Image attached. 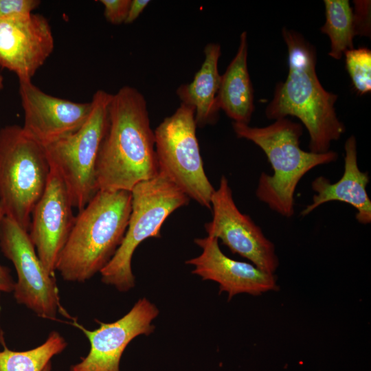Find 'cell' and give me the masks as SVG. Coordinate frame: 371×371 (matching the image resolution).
Segmentation results:
<instances>
[{"label":"cell","mask_w":371,"mask_h":371,"mask_svg":"<svg viewBox=\"0 0 371 371\" xmlns=\"http://www.w3.org/2000/svg\"><path fill=\"white\" fill-rule=\"evenodd\" d=\"M158 174L147 102L136 88L124 85L112 94L109 104L96 162L98 190L131 191Z\"/></svg>","instance_id":"obj_1"},{"label":"cell","mask_w":371,"mask_h":371,"mask_svg":"<svg viewBox=\"0 0 371 371\" xmlns=\"http://www.w3.org/2000/svg\"><path fill=\"white\" fill-rule=\"evenodd\" d=\"M282 35L288 50L289 71L285 80L276 85L266 117H296L308 132L310 151L326 153L346 131L335 108L338 95L326 91L317 78L315 47L293 30L284 27Z\"/></svg>","instance_id":"obj_2"},{"label":"cell","mask_w":371,"mask_h":371,"mask_svg":"<svg viewBox=\"0 0 371 371\" xmlns=\"http://www.w3.org/2000/svg\"><path fill=\"white\" fill-rule=\"evenodd\" d=\"M131 201V191L98 190L78 211L56 265L64 280L85 282L109 263L124 237Z\"/></svg>","instance_id":"obj_3"},{"label":"cell","mask_w":371,"mask_h":371,"mask_svg":"<svg viewBox=\"0 0 371 371\" xmlns=\"http://www.w3.org/2000/svg\"><path fill=\"white\" fill-rule=\"evenodd\" d=\"M232 127L237 137L254 142L266 155L273 175L261 173L256 195L271 210L286 218L294 214V193L301 179L314 168L338 158L334 150L315 153L302 150L300 147L302 125L286 117L265 127L234 122Z\"/></svg>","instance_id":"obj_4"},{"label":"cell","mask_w":371,"mask_h":371,"mask_svg":"<svg viewBox=\"0 0 371 371\" xmlns=\"http://www.w3.org/2000/svg\"><path fill=\"white\" fill-rule=\"evenodd\" d=\"M50 169L45 147L21 126L11 124L0 129V206L5 216L27 232Z\"/></svg>","instance_id":"obj_5"},{"label":"cell","mask_w":371,"mask_h":371,"mask_svg":"<svg viewBox=\"0 0 371 371\" xmlns=\"http://www.w3.org/2000/svg\"><path fill=\"white\" fill-rule=\"evenodd\" d=\"M131 210L120 246L100 272L101 281L126 292L135 286L131 261L138 245L148 238H159L166 219L186 205L190 199L166 176L159 174L137 184L131 191Z\"/></svg>","instance_id":"obj_6"},{"label":"cell","mask_w":371,"mask_h":371,"mask_svg":"<svg viewBox=\"0 0 371 371\" xmlns=\"http://www.w3.org/2000/svg\"><path fill=\"white\" fill-rule=\"evenodd\" d=\"M111 93L96 91L83 125L73 133L45 147L49 164L59 174L73 206L81 210L98 192L96 162L108 122Z\"/></svg>","instance_id":"obj_7"},{"label":"cell","mask_w":371,"mask_h":371,"mask_svg":"<svg viewBox=\"0 0 371 371\" xmlns=\"http://www.w3.org/2000/svg\"><path fill=\"white\" fill-rule=\"evenodd\" d=\"M194 109L181 103L154 131L159 172L189 199L211 210L215 190L204 170L196 137Z\"/></svg>","instance_id":"obj_8"},{"label":"cell","mask_w":371,"mask_h":371,"mask_svg":"<svg viewBox=\"0 0 371 371\" xmlns=\"http://www.w3.org/2000/svg\"><path fill=\"white\" fill-rule=\"evenodd\" d=\"M0 247L16 270L12 292L18 304L43 319L56 320L58 313L74 319L61 306L54 276L40 260L28 232L5 216L0 227Z\"/></svg>","instance_id":"obj_9"},{"label":"cell","mask_w":371,"mask_h":371,"mask_svg":"<svg viewBox=\"0 0 371 371\" xmlns=\"http://www.w3.org/2000/svg\"><path fill=\"white\" fill-rule=\"evenodd\" d=\"M212 219L205 224L207 236L221 240L234 254L249 260L260 269L275 273L279 265L274 244L251 217L236 206L225 176L211 198Z\"/></svg>","instance_id":"obj_10"},{"label":"cell","mask_w":371,"mask_h":371,"mask_svg":"<svg viewBox=\"0 0 371 371\" xmlns=\"http://www.w3.org/2000/svg\"><path fill=\"white\" fill-rule=\"evenodd\" d=\"M158 315L157 307L142 297L126 315L113 322L95 320L99 327L93 330L74 319L71 324L87 337L90 350L80 361L70 367V371H120V359L128 344L139 335L151 334L155 330L152 322Z\"/></svg>","instance_id":"obj_11"},{"label":"cell","mask_w":371,"mask_h":371,"mask_svg":"<svg viewBox=\"0 0 371 371\" xmlns=\"http://www.w3.org/2000/svg\"><path fill=\"white\" fill-rule=\"evenodd\" d=\"M50 167L45 191L32 210L28 233L44 267L54 276L75 216L65 183L58 172Z\"/></svg>","instance_id":"obj_12"},{"label":"cell","mask_w":371,"mask_h":371,"mask_svg":"<svg viewBox=\"0 0 371 371\" xmlns=\"http://www.w3.org/2000/svg\"><path fill=\"white\" fill-rule=\"evenodd\" d=\"M23 131L44 147L80 128L88 118L91 101L78 102L45 93L32 80L19 81Z\"/></svg>","instance_id":"obj_13"},{"label":"cell","mask_w":371,"mask_h":371,"mask_svg":"<svg viewBox=\"0 0 371 371\" xmlns=\"http://www.w3.org/2000/svg\"><path fill=\"white\" fill-rule=\"evenodd\" d=\"M54 48L52 30L43 15L0 19V67L19 81L32 80Z\"/></svg>","instance_id":"obj_14"},{"label":"cell","mask_w":371,"mask_h":371,"mask_svg":"<svg viewBox=\"0 0 371 371\" xmlns=\"http://www.w3.org/2000/svg\"><path fill=\"white\" fill-rule=\"evenodd\" d=\"M201 248V254L186 262L194 268L192 271L203 280H212L219 285V291L226 292L228 300L239 293L260 295L277 291L275 273L264 271L254 265L233 260L221 251L218 240L209 236L194 239Z\"/></svg>","instance_id":"obj_15"},{"label":"cell","mask_w":371,"mask_h":371,"mask_svg":"<svg viewBox=\"0 0 371 371\" xmlns=\"http://www.w3.org/2000/svg\"><path fill=\"white\" fill-rule=\"evenodd\" d=\"M344 170L342 177L332 183L323 176L315 178L311 183L315 192L312 202L302 210L305 216L321 205L330 201H340L352 206L357 211L355 218L363 225L371 223V201L366 187L370 181L368 172L361 171L357 163V142L350 135L344 145Z\"/></svg>","instance_id":"obj_16"},{"label":"cell","mask_w":371,"mask_h":371,"mask_svg":"<svg viewBox=\"0 0 371 371\" xmlns=\"http://www.w3.org/2000/svg\"><path fill=\"white\" fill-rule=\"evenodd\" d=\"M204 54V61L192 81L180 85L176 91L181 103L194 109L195 122L200 128L215 124L221 110L217 100L221 77L218 70L221 45L208 43Z\"/></svg>","instance_id":"obj_17"},{"label":"cell","mask_w":371,"mask_h":371,"mask_svg":"<svg viewBox=\"0 0 371 371\" xmlns=\"http://www.w3.org/2000/svg\"><path fill=\"white\" fill-rule=\"evenodd\" d=\"M247 32L240 36L236 56L221 77L217 100L220 109L234 122L249 124L254 111V89L247 68Z\"/></svg>","instance_id":"obj_18"},{"label":"cell","mask_w":371,"mask_h":371,"mask_svg":"<svg viewBox=\"0 0 371 371\" xmlns=\"http://www.w3.org/2000/svg\"><path fill=\"white\" fill-rule=\"evenodd\" d=\"M0 342V371H42L52 359L63 352L67 343L57 331H52L38 346L24 351L12 350L7 347L2 332Z\"/></svg>","instance_id":"obj_19"},{"label":"cell","mask_w":371,"mask_h":371,"mask_svg":"<svg viewBox=\"0 0 371 371\" xmlns=\"http://www.w3.org/2000/svg\"><path fill=\"white\" fill-rule=\"evenodd\" d=\"M324 4L326 21L320 30L330 38L328 55L339 60L346 51L354 48L352 8L348 0H324Z\"/></svg>","instance_id":"obj_20"},{"label":"cell","mask_w":371,"mask_h":371,"mask_svg":"<svg viewBox=\"0 0 371 371\" xmlns=\"http://www.w3.org/2000/svg\"><path fill=\"white\" fill-rule=\"evenodd\" d=\"M346 68L354 89L359 95L371 91V51L367 47H359L346 51Z\"/></svg>","instance_id":"obj_21"},{"label":"cell","mask_w":371,"mask_h":371,"mask_svg":"<svg viewBox=\"0 0 371 371\" xmlns=\"http://www.w3.org/2000/svg\"><path fill=\"white\" fill-rule=\"evenodd\" d=\"M41 3L39 0H0V19L30 15Z\"/></svg>","instance_id":"obj_22"},{"label":"cell","mask_w":371,"mask_h":371,"mask_svg":"<svg viewBox=\"0 0 371 371\" xmlns=\"http://www.w3.org/2000/svg\"><path fill=\"white\" fill-rule=\"evenodd\" d=\"M352 10L353 25L355 36H370V1H354Z\"/></svg>","instance_id":"obj_23"},{"label":"cell","mask_w":371,"mask_h":371,"mask_svg":"<svg viewBox=\"0 0 371 371\" xmlns=\"http://www.w3.org/2000/svg\"><path fill=\"white\" fill-rule=\"evenodd\" d=\"M106 20L113 25L124 23L131 0H100Z\"/></svg>","instance_id":"obj_24"},{"label":"cell","mask_w":371,"mask_h":371,"mask_svg":"<svg viewBox=\"0 0 371 371\" xmlns=\"http://www.w3.org/2000/svg\"><path fill=\"white\" fill-rule=\"evenodd\" d=\"M4 216V212L0 206V227ZM14 284V282L10 275V270L0 263V300L1 293L12 291Z\"/></svg>","instance_id":"obj_25"},{"label":"cell","mask_w":371,"mask_h":371,"mask_svg":"<svg viewBox=\"0 0 371 371\" xmlns=\"http://www.w3.org/2000/svg\"><path fill=\"white\" fill-rule=\"evenodd\" d=\"M149 3V0H131L124 24H131L133 23L143 12Z\"/></svg>","instance_id":"obj_26"},{"label":"cell","mask_w":371,"mask_h":371,"mask_svg":"<svg viewBox=\"0 0 371 371\" xmlns=\"http://www.w3.org/2000/svg\"><path fill=\"white\" fill-rule=\"evenodd\" d=\"M52 370V363H49L42 371H51Z\"/></svg>","instance_id":"obj_27"},{"label":"cell","mask_w":371,"mask_h":371,"mask_svg":"<svg viewBox=\"0 0 371 371\" xmlns=\"http://www.w3.org/2000/svg\"><path fill=\"white\" fill-rule=\"evenodd\" d=\"M3 88V77L0 74V91Z\"/></svg>","instance_id":"obj_28"},{"label":"cell","mask_w":371,"mask_h":371,"mask_svg":"<svg viewBox=\"0 0 371 371\" xmlns=\"http://www.w3.org/2000/svg\"><path fill=\"white\" fill-rule=\"evenodd\" d=\"M0 313H1V308H0ZM1 325H0V333H1Z\"/></svg>","instance_id":"obj_29"}]
</instances>
